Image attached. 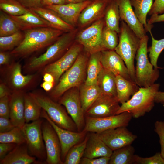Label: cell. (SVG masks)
<instances>
[{"mask_svg":"<svg viewBox=\"0 0 164 164\" xmlns=\"http://www.w3.org/2000/svg\"><path fill=\"white\" fill-rule=\"evenodd\" d=\"M88 53L82 52L73 64L60 77L57 84L50 94L51 99H57L68 90L80 87L84 80Z\"/></svg>","mask_w":164,"mask_h":164,"instance_id":"cell-2","label":"cell"},{"mask_svg":"<svg viewBox=\"0 0 164 164\" xmlns=\"http://www.w3.org/2000/svg\"><path fill=\"white\" fill-rule=\"evenodd\" d=\"M11 94L8 87L4 83L0 84V98Z\"/></svg>","mask_w":164,"mask_h":164,"instance_id":"cell-53","label":"cell"},{"mask_svg":"<svg viewBox=\"0 0 164 164\" xmlns=\"http://www.w3.org/2000/svg\"><path fill=\"white\" fill-rule=\"evenodd\" d=\"M155 102L164 104V92L159 91L156 93L155 97Z\"/></svg>","mask_w":164,"mask_h":164,"instance_id":"cell-54","label":"cell"},{"mask_svg":"<svg viewBox=\"0 0 164 164\" xmlns=\"http://www.w3.org/2000/svg\"><path fill=\"white\" fill-rule=\"evenodd\" d=\"M97 85L101 93L117 96L116 76L109 70L103 68L98 77Z\"/></svg>","mask_w":164,"mask_h":164,"instance_id":"cell-28","label":"cell"},{"mask_svg":"<svg viewBox=\"0 0 164 164\" xmlns=\"http://www.w3.org/2000/svg\"><path fill=\"white\" fill-rule=\"evenodd\" d=\"M24 36V34L19 31L10 36L0 37L1 50H6L15 48L22 41Z\"/></svg>","mask_w":164,"mask_h":164,"instance_id":"cell-41","label":"cell"},{"mask_svg":"<svg viewBox=\"0 0 164 164\" xmlns=\"http://www.w3.org/2000/svg\"><path fill=\"white\" fill-rule=\"evenodd\" d=\"M41 118L46 119L51 125L59 139L61 147V158L63 162L69 150L74 145L84 138L87 132H73L63 128L56 125L50 118L46 112L42 109Z\"/></svg>","mask_w":164,"mask_h":164,"instance_id":"cell-15","label":"cell"},{"mask_svg":"<svg viewBox=\"0 0 164 164\" xmlns=\"http://www.w3.org/2000/svg\"><path fill=\"white\" fill-rule=\"evenodd\" d=\"M17 145V144L13 143H0V161L2 160Z\"/></svg>","mask_w":164,"mask_h":164,"instance_id":"cell-48","label":"cell"},{"mask_svg":"<svg viewBox=\"0 0 164 164\" xmlns=\"http://www.w3.org/2000/svg\"><path fill=\"white\" fill-rule=\"evenodd\" d=\"M86 135L82 142L73 146L67 153L63 164H79L83 157L88 138Z\"/></svg>","mask_w":164,"mask_h":164,"instance_id":"cell-35","label":"cell"},{"mask_svg":"<svg viewBox=\"0 0 164 164\" xmlns=\"http://www.w3.org/2000/svg\"><path fill=\"white\" fill-rule=\"evenodd\" d=\"M85 117V125L83 131L87 132L99 133L119 127H127L132 117L131 113L125 111L109 117L99 118Z\"/></svg>","mask_w":164,"mask_h":164,"instance_id":"cell-10","label":"cell"},{"mask_svg":"<svg viewBox=\"0 0 164 164\" xmlns=\"http://www.w3.org/2000/svg\"><path fill=\"white\" fill-rule=\"evenodd\" d=\"M153 0H130L131 4L134 8V11L141 23L144 26L146 32L152 27V25L146 23V17L150 10Z\"/></svg>","mask_w":164,"mask_h":164,"instance_id":"cell-33","label":"cell"},{"mask_svg":"<svg viewBox=\"0 0 164 164\" xmlns=\"http://www.w3.org/2000/svg\"><path fill=\"white\" fill-rule=\"evenodd\" d=\"M164 21V13L160 15H152L148 21V24L152 25L153 24Z\"/></svg>","mask_w":164,"mask_h":164,"instance_id":"cell-50","label":"cell"},{"mask_svg":"<svg viewBox=\"0 0 164 164\" xmlns=\"http://www.w3.org/2000/svg\"><path fill=\"white\" fill-rule=\"evenodd\" d=\"M160 84H154L147 87H140L132 97L121 104L117 114L127 111L138 118L150 111L155 105V97Z\"/></svg>","mask_w":164,"mask_h":164,"instance_id":"cell-3","label":"cell"},{"mask_svg":"<svg viewBox=\"0 0 164 164\" xmlns=\"http://www.w3.org/2000/svg\"><path fill=\"white\" fill-rule=\"evenodd\" d=\"M134 164H164V159L160 152L156 153L153 156L149 157H142L135 155Z\"/></svg>","mask_w":164,"mask_h":164,"instance_id":"cell-42","label":"cell"},{"mask_svg":"<svg viewBox=\"0 0 164 164\" xmlns=\"http://www.w3.org/2000/svg\"><path fill=\"white\" fill-rule=\"evenodd\" d=\"M34 77L33 75H23L22 73L21 65L17 63H15L11 69L9 79L12 87L18 91L29 84Z\"/></svg>","mask_w":164,"mask_h":164,"instance_id":"cell-32","label":"cell"},{"mask_svg":"<svg viewBox=\"0 0 164 164\" xmlns=\"http://www.w3.org/2000/svg\"><path fill=\"white\" fill-rule=\"evenodd\" d=\"M24 93L15 91L9 96V118L16 126L22 128L26 123L24 118Z\"/></svg>","mask_w":164,"mask_h":164,"instance_id":"cell-21","label":"cell"},{"mask_svg":"<svg viewBox=\"0 0 164 164\" xmlns=\"http://www.w3.org/2000/svg\"><path fill=\"white\" fill-rule=\"evenodd\" d=\"M91 0L78 3H66L60 5H52L45 8L56 12L66 22L76 28L80 14Z\"/></svg>","mask_w":164,"mask_h":164,"instance_id":"cell-18","label":"cell"},{"mask_svg":"<svg viewBox=\"0 0 164 164\" xmlns=\"http://www.w3.org/2000/svg\"><path fill=\"white\" fill-rule=\"evenodd\" d=\"M119 7L120 19L124 21L140 39L147 32L136 16L130 0H116Z\"/></svg>","mask_w":164,"mask_h":164,"instance_id":"cell-20","label":"cell"},{"mask_svg":"<svg viewBox=\"0 0 164 164\" xmlns=\"http://www.w3.org/2000/svg\"><path fill=\"white\" fill-rule=\"evenodd\" d=\"M104 143L113 151L131 145L137 136L125 126L118 127L97 133Z\"/></svg>","mask_w":164,"mask_h":164,"instance_id":"cell-16","label":"cell"},{"mask_svg":"<svg viewBox=\"0 0 164 164\" xmlns=\"http://www.w3.org/2000/svg\"><path fill=\"white\" fill-rule=\"evenodd\" d=\"M83 49L76 41L69 50L56 60L45 67L43 73H49L54 77L55 83H58L63 74L73 64Z\"/></svg>","mask_w":164,"mask_h":164,"instance_id":"cell-12","label":"cell"},{"mask_svg":"<svg viewBox=\"0 0 164 164\" xmlns=\"http://www.w3.org/2000/svg\"><path fill=\"white\" fill-rule=\"evenodd\" d=\"M78 32V28H76L63 33L44 53L31 60L28 65L29 69L35 70L45 67L60 58L74 43Z\"/></svg>","mask_w":164,"mask_h":164,"instance_id":"cell-5","label":"cell"},{"mask_svg":"<svg viewBox=\"0 0 164 164\" xmlns=\"http://www.w3.org/2000/svg\"><path fill=\"white\" fill-rule=\"evenodd\" d=\"M0 143H8L17 145L26 143L23 132L21 128L16 127L5 132H0Z\"/></svg>","mask_w":164,"mask_h":164,"instance_id":"cell-39","label":"cell"},{"mask_svg":"<svg viewBox=\"0 0 164 164\" xmlns=\"http://www.w3.org/2000/svg\"><path fill=\"white\" fill-rule=\"evenodd\" d=\"M43 80L44 81L55 83L54 78L53 76L49 73H44Z\"/></svg>","mask_w":164,"mask_h":164,"instance_id":"cell-56","label":"cell"},{"mask_svg":"<svg viewBox=\"0 0 164 164\" xmlns=\"http://www.w3.org/2000/svg\"><path fill=\"white\" fill-rule=\"evenodd\" d=\"M43 121L42 131L48 164H63L61 158V147L58 136L51 125L46 120Z\"/></svg>","mask_w":164,"mask_h":164,"instance_id":"cell-13","label":"cell"},{"mask_svg":"<svg viewBox=\"0 0 164 164\" xmlns=\"http://www.w3.org/2000/svg\"><path fill=\"white\" fill-rule=\"evenodd\" d=\"M66 3L65 0H42V5H60Z\"/></svg>","mask_w":164,"mask_h":164,"instance_id":"cell-51","label":"cell"},{"mask_svg":"<svg viewBox=\"0 0 164 164\" xmlns=\"http://www.w3.org/2000/svg\"><path fill=\"white\" fill-rule=\"evenodd\" d=\"M80 97L85 114L101 93L97 84L87 85L84 84L80 87Z\"/></svg>","mask_w":164,"mask_h":164,"instance_id":"cell-29","label":"cell"},{"mask_svg":"<svg viewBox=\"0 0 164 164\" xmlns=\"http://www.w3.org/2000/svg\"><path fill=\"white\" fill-rule=\"evenodd\" d=\"M105 25L104 18L94 22L78 31L75 40L83 46L85 52L90 54L104 50L102 36Z\"/></svg>","mask_w":164,"mask_h":164,"instance_id":"cell-8","label":"cell"},{"mask_svg":"<svg viewBox=\"0 0 164 164\" xmlns=\"http://www.w3.org/2000/svg\"><path fill=\"white\" fill-rule=\"evenodd\" d=\"M15 22L10 16L2 11L0 14V36H10L20 31Z\"/></svg>","mask_w":164,"mask_h":164,"instance_id":"cell-36","label":"cell"},{"mask_svg":"<svg viewBox=\"0 0 164 164\" xmlns=\"http://www.w3.org/2000/svg\"><path fill=\"white\" fill-rule=\"evenodd\" d=\"M101 61L103 68L111 71L116 76L120 75L127 80L132 81L124 61L114 50L101 51Z\"/></svg>","mask_w":164,"mask_h":164,"instance_id":"cell-19","label":"cell"},{"mask_svg":"<svg viewBox=\"0 0 164 164\" xmlns=\"http://www.w3.org/2000/svg\"><path fill=\"white\" fill-rule=\"evenodd\" d=\"M98 134L91 132L84 152V157L89 158L103 156L110 157L113 152Z\"/></svg>","mask_w":164,"mask_h":164,"instance_id":"cell-22","label":"cell"},{"mask_svg":"<svg viewBox=\"0 0 164 164\" xmlns=\"http://www.w3.org/2000/svg\"><path fill=\"white\" fill-rule=\"evenodd\" d=\"M164 13V0H155L148 14L149 15Z\"/></svg>","mask_w":164,"mask_h":164,"instance_id":"cell-46","label":"cell"},{"mask_svg":"<svg viewBox=\"0 0 164 164\" xmlns=\"http://www.w3.org/2000/svg\"><path fill=\"white\" fill-rule=\"evenodd\" d=\"M163 106H164V104L163 105Z\"/></svg>","mask_w":164,"mask_h":164,"instance_id":"cell-58","label":"cell"},{"mask_svg":"<svg viewBox=\"0 0 164 164\" xmlns=\"http://www.w3.org/2000/svg\"><path fill=\"white\" fill-rule=\"evenodd\" d=\"M101 51L90 54L87 62V77L84 84H97L99 75L103 67L101 61Z\"/></svg>","mask_w":164,"mask_h":164,"instance_id":"cell-27","label":"cell"},{"mask_svg":"<svg viewBox=\"0 0 164 164\" xmlns=\"http://www.w3.org/2000/svg\"><path fill=\"white\" fill-rule=\"evenodd\" d=\"M43 121L40 118L29 123H26L22 129L31 155L45 162L46 154L42 131Z\"/></svg>","mask_w":164,"mask_h":164,"instance_id":"cell-9","label":"cell"},{"mask_svg":"<svg viewBox=\"0 0 164 164\" xmlns=\"http://www.w3.org/2000/svg\"><path fill=\"white\" fill-rule=\"evenodd\" d=\"M117 96L101 93L87 111L85 117L94 118L115 115L120 106Z\"/></svg>","mask_w":164,"mask_h":164,"instance_id":"cell-14","label":"cell"},{"mask_svg":"<svg viewBox=\"0 0 164 164\" xmlns=\"http://www.w3.org/2000/svg\"><path fill=\"white\" fill-rule=\"evenodd\" d=\"M104 19L105 26L119 33L120 16L118 5L116 0H111L106 8Z\"/></svg>","mask_w":164,"mask_h":164,"instance_id":"cell-30","label":"cell"},{"mask_svg":"<svg viewBox=\"0 0 164 164\" xmlns=\"http://www.w3.org/2000/svg\"><path fill=\"white\" fill-rule=\"evenodd\" d=\"M29 9L28 12L21 15H10L17 23L21 30L39 27H51L48 22Z\"/></svg>","mask_w":164,"mask_h":164,"instance_id":"cell-24","label":"cell"},{"mask_svg":"<svg viewBox=\"0 0 164 164\" xmlns=\"http://www.w3.org/2000/svg\"><path fill=\"white\" fill-rule=\"evenodd\" d=\"M135 151L131 145L114 150L110 157L109 164H134Z\"/></svg>","mask_w":164,"mask_h":164,"instance_id":"cell-34","label":"cell"},{"mask_svg":"<svg viewBox=\"0 0 164 164\" xmlns=\"http://www.w3.org/2000/svg\"><path fill=\"white\" fill-rule=\"evenodd\" d=\"M32 94L38 104L56 125L69 131L77 130L75 122L60 103L55 102L50 97L44 94Z\"/></svg>","mask_w":164,"mask_h":164,"instance_id":"cell-7","label":"cell"},{"mask_svg":"<svg viewBox=\"0 0 164 164\" xmlns=\"http://www.w3.org/2000/svg\"><path fill=\"white\" fill-rule=\"evenodd\" d=\"M116 82L117 96L121 104L128 100L139 88L135 82L120 75L116 76Z\"/></svg>","mask_w":164,"mask_h":164,"instance_id":"cell-26","label":"cell"},{"mask_svg":"<svg viewBox=\"0 0 164 164\" xmlns=\"http://www.w3.org/2000/svg\"><path fill=\"white\" fill-rule=\"evenodd\" d=\"M30 9L48 22L52 28L64 32L71 31L76 28L64 21L56 12L51 9L42 7Z\"/></svg>","mask_w":164,"mask_h":164,"instance_id":"cell-25","label":"cell"},{"mask_svg":"<svg viewBox=\"0 0 164 164\" xmlns=\"http://www.w3.org/2000/svg\"><path fill=\"white\" fill-rule=\"evenodd\" d=\"M9 96H6L0 98V116L1 117L9 118Z\"/></svg>","mask_w":164,"mask_h":164,"instance_id":"cell-44","label":"cell"},{"mask_svg":"<svg viewBox=\"0 0 164 164\" xmlns=\"http://www.w3.org/2000/svg\"><path fill=\"white\" fill-rule=\"evenodd\" d=\"M16 126L12 123L9 118L0 117V132H9Z\"/></svg>","mask_w":164,"mask_h":164,"instance_id":"cell-47","label":"cell"},{"mask_svg":"<svg viewBox=\"0 0 164 164\" xmlns=\"http://www.w3.org/2000/svg\"><path fill=\"white\" fill-rule=\"evenodd\" d=\"M151 29H149L148 30L152 40L151 46L148 49L150 62L154 68L162 69V68L158 66L157 61L160 54L164 49V38L160 40L155 39L152 33Z\"/></svg>","mask_w":164,"mask_h":164,"instance_id":"cell-38","label":"cell"},{"mask_svg":"<svg viewBox=\"0 0 164 164\" xmlns=\"http://www.w3.org/2000/svg\"><path fill=\"white\" fill-rule=\"evenodd\" d=\"M0 8L2 11L13 16L23 15L30 9L15 0H0Z\"/></svg>","mask_w":164,"mask_h":164,"instance_id":"cell-37","label":"cell"},{"mask_svg":"<svg viewBox=\"0 0 164 164\" xmlns=\"http://www.w3.org/2000/svg\"><path fill=\"white\" fill-rule=\"evenodd\" d=\"M24 102L26 123L40 119L42 108L37 102L32 93L24 94Z\"/></svg>","mask_w":164,"mask_h":164,"instance_id":"cell-31","label":"cell"},{"mask_svg":"<svg viewBox=\"0 0 164 164\" xmlns=\"http://www.w3.org/2000/svg\"><path fill=\"white\" fill-rule=\"evenodd\" d=\"M78 88L73 87L66 91L59 99V103L65 107L76 124L78 132H80L84 127L85 117Z\"/></svg>","mask_w":164,"mask_h":164,"instance_id":"cell-11","label":"cell"},{"mask_svg":"<svg viewBox=\"0 0 164 164\" xmlns=\"http://www.w3.org/2000/svg\"><path fill=\"white\" fill-rule=\"evenodd\" d=\"M10 60L9 55L8 53L1 51L0 52V64L4 65L8 64Z\"/></svg>","mask_w":164,"mask_h":164,"instance_id":"cell-52","label":"cell"},{"mask_svg":"<svg viewBox=\"0 0 164 164\" xmlns=\"http://www.w3.org/2000/svg\"><path fill=\"white\" fill-rule=\"evenodd\" d=\"M87 0H65L66 3H75L82 2Z\"/></svg>","mask_w":164,"mask_h":164,"instance_id":"cell-57","label":"cell"},{"mask_svg":"<svg viewBox=\"0 0 164 164\" xmlns=\"http://www.w3.org/2000/svg\"><path fill=\"white\" fill-rule=\"evenodd\" d=\"M54 83L44 81L41 84V87L46 91H50L53 87Z\"/></svg>","mask_w":164,"mask_h":164,"instance_id":"cell-55","label":"cell"},{"mask_svg":"<svg viewBox=\"0 0 164 164\" xmlns=\"http://www.w3.org/2000/svg\"><path fill=\"white\" fill-rule=\"evenodd\" d=\"M26 143L16 146L1 160L0 164H30L42 163L30 155Z\"/></svg>","mask_w":164,"mask_h":164,"instance_id":"cell-23","label":"cell"},{"mask_svg":"<svg viewBox=\"0 0 164 164\" xmlns=\"http://www.w3.org/2000/svg\"><path fill=\"white\" fill-rule=\"evenodd\" d=\"M118 34L119 42L114 50L124 61L132 80L135 82L134 60L139 46L140 39L123 21L120 24Z\"/></svg>","mask_w":164,"mask_h":164,"instance_id":"cell-4","label":"cell"},{"mask_svg":"<svg viewBox=\"0 0 164 164\" xmlns=\"http://www.w3.org/2000/svg\"><path fill=\"white\" fill-rule=\"evenodd\" d=\"M155 132L158 135L161 146L160 153L164 159V121H157L154 124Z\"/></svg>","mask_w":164,"mask_h":164,"instance_id":"cell-43","label":"cell"},{"mask_svg":"<svg viewBox=\"0 0 164 164\" xmlns=\"http://www.w3.org/2000/svg\"><path fill=\"white\" fill-rule=\"evenodd\" d=\"M25 7L31 9L42 6V0H17Z\"/></svg>","mask_w":164,"mask_h":164,"instance_id":"cell-49","label":"cell"},{"mask_svg":"<svg viewBox=\"0 0 164 164\" xmlns=\"http://www.w3.org/2000/svg\"><path fill=\"white\" fill-rule=\"evenodd\" d=\"M110 157L103 156L99 157L89 158L83 157L80 161L81 164H108Z\"/></svg>","mask_w":164,"mask_h":164,"instance_id":"cell-45","label":"cell"},{"mask_svg":"<svg viewBox=\"0 0 164 164\" xmlns=\"http://www.w3.org/2000/svg\"><path fill=\"white\" fill-rule=\"evenodd\" d=\"M111 0H91L82 11L79 17L77 26L83 29L104 18L105 12Z\"/></svg>","mask_w":164,"mask_h":164,"instance_id":"cell-17","label":"cell"},{"mask_svg":"<svg viewBox=\"0 0 164 164\" xmlns=\"http://www.w3.org/2000/svg\"><path fill=\"white\" fill-rule=\"evenodd\" d=\"M118 33L106 26L103 29L102 42L105 50H114L119 42Z\"/></svg>","mask_w":164,"mask_h":164,"instance_id":"cell-40","label":"cell"},{"mask_svg":"<svg viewBox=\"0 0 164 164\" xmlns=\"http://www.w3.org/2000/svg\"><path fill=\"white\" fill-rule=\"evenodd\" d=\"M148 36L145 35L140 39L139 47L135 59L136 61L135 80L140 87H147L155 83L159 78L158 69L154 68L147 56Z\"/></svg>","mask_w":164,"mask_h":164,"instance_id":"cell-6","label":"cell"},{"mask_svg":"<svg viewBox=\"0 0 164 164\" xmlns=\"http://www.w3.org/2000/svg\"><path fill=\"white\" fill-rule=\"evenodd\" d=\"M24 38L10 54L24 57L50 46L63 33L61 30L51 27H39L24 31Z\"/></svg>","mask_w":164,"mask_h":164,"instance_id":"cell-1","label":"cell"}]
</instances>
